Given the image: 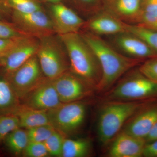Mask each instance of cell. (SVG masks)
Listing matches in <instances>:
<instances>
[{"instance_id": "obj_1", "label": "cell", "mask_w": 157, "mask_h": 157, "mask_svg": "<svg viewBox=\"0 0 157 157\" xmlns=\"http://www.w3.org/2000/svg\"><path fill=\"white\" fill-rule=\"evenodd\" d=\"M81 35L100 62L102 76L97 88L101 91L109 88L121 76L142 60L124 55L100 36L90 32Z\"/></svg>"}, {"instance_id": "obj_2", "label": "cell", "mask_w": 157, "mask_h": 157, "mask_svg": "<svg viewBox=\"0 0 157 157\" xmlns=\"http://www.w3.org/2000/svg\"><path fill=\"white\" fill-rule=\"evenodd\" d=\"M59 36L67 52L72 73L97 88L102 78V71L92 48L79 33Z\"/></svg>"}, {"instance_id": "obj_3", "label": "cell", "mask_w": 157, "mask_h": 157, "mask_svg": "<svg viewBox=\"0 0 157 157\" xmlns=\"http://www.w3.org/2000/svg\"><path fill=\"white\" fill-rule=\"evenodd\" d=\"M146 103L117 102L106 104L102 107L98 124V136L105 144L115 136L126 121L136 113Z\"/></svg>"}, {"instance_id": "obj_4", "label": "cell", "mask_w": 157, "mask_h": 157, "mask_svg": "<svg viewBox=\"0 0 157 157\" xmlns=\"http://www.w3.org/2000/svg\"><path fill=\"white\" fill-rule=\"evenodd\" d=\"M47 113L49 124L66 136L77 132L82 126L85 119L86 106L78 101L61 103Z\"/></svg>"}, {"instance_id": "obj_5", "label": "cell", "mask_w": 157, "mask_h": 157, "mask_svg": "<svg viewBox=\"0 0 157 157\" xmlns=\"http://www.w3.org/2000/svg\"><path fill=\"white\" fill-rule=\"evenodd\" d=\"M157 96V83L148 79L138 70L131 73L109 93L108 98L135 100Z\"/></svg>"}, {"instance_id": "obj_6", "label": "cell", "mask_w": 157, "mask_h": 157, "mask_svg": "<svg viewBox=\"0 0 157 157\" xmlns=\"http://www.w3.org/2000/svg\"><path fill=\"white\" fill-rule=\"evenodd\" d=\"M48 36L42 37L36 55L42 73L53 80L67 72V63L56 43Z\"/></svg>"}, {"instance_id": "obj_7", "label": "cell", "mask_w": 157, "mask_h": 157, "mask_svg": "<svg viewBox=\"0 0 157 157\" xmlns=\"http://www.w3.org/2000/svg\"><path fill=\"white\" fill-rule=\"evenodd\" d=\"M41 71L36 54L13 73L6 76L19 100L42 80Z\"/></svg>"}, {"instance_id": "obj_8", "label": "cell", "mask_w": 157, "mask_h": 157, "mask_svg": "<svg viewBox=\"0 0 157 157\" xmlns=\"http://www.w3.org/2000/svg\"><path fill=\"white\" fill-rule=\"evenodd\" d=\"M20 100L23 105L39 110H49L62 103L52 80L48 78H42Z\"/></svg>"}, {"instance_id": "obj_9", "label": "cell", "mask_w": 157, "mask_h": 157, "mask_svg": "<svg viewBox=\"0 0 157 157\" xmlns=\"http://www.w3.org/2000/svg\"><path fill=\"white\" fill-rule=\"evenodd\" d=\"M111 37L113 46L121 53L132 58L143 60L157 57V53L144 40L128 31Z\"/></svg>"}, {"instance_id": "obj_10", "label": "cell", "mask_w": 157, "mask_h": 157, "mask_svg": "<svg viewBox=\"0 0 157 157\" xmlns=\"http://www.w3.org/2000/svg\"><path fill=\"white\" fill-rule=\"evenodd\" d=\"M39 44L40 42L33 36L26 37L11 50L0 56V67L4 75L9 76L36 55Z\"/></svg>"}, {"instance_id": "obj_11", "label": "cell", "mask_w": 157, "mask_h": 157, "mask_svg": "<svg viewBox=\"0 0 157 157\" xmlns=\"http://www.w3.org/2000/svg\"><path fill=\"white\" fill-rule=\"evenodd\" d=\"M52 81L62 103L78 101L91 92V86L72 72L67 71Z\"/></svg>"}, {"instance_id": "obj_12", "label": "cell", "mask_w": 157, "mask_h": 157, "mask_svg": "<svg viewBox=\"0 0 157 157\" xmlns=\"http://www.w3.org/2000/svg\"><path fill=\"white\" fill-rule=\"evenodd\" d=\"M14 23L33 36H49L56 32L52 20L42 10L29 13L13 12Z\"/></svg>"}, {"instance_id": "obj_13", "label": "cell", "mask_w": 157, "mask_h": 157, "mask_svg": "<svg viewBox=\"0 0 157 157\" xmlns=\"http://www.w3.org/2000/svg\"><path fill=\"white\" fill-rule=\"evenodd\" d=\"M52 21L56 32L59 35L78 33L85 22L79 15L67 6L60 4L52 7Z\"/></svg>"}, {"instance_id": "obj_14", "label": "cell", "mask_w": 157, "mask_h": 157, "mask_svg": "<svg viewBox=\"0 0 157 157\" xmlns=\"http://www.w3.org/2000/svg\"><path fill=\"white\" fill-rule=\"evenodd\" d=\"M141 0H102L101 9L123 22L137 25L141 11Z\"/></svg>"}, {"instance_id": "obj_15", "label": "cell", "mask_w": 157, "mask_h": 157, "mask_svg": "<svg viewBox=\"0 0 157 157\" xmlns=\"http://www.w3.org/2000/svg\"><path fill=\"white\" fill-rule=\"evenodd\" d=\"M126 24L112 14L101 9L94 13L84 26L98 36H111L125 32Z\"/></svg>"}, {"instance_id": "obj_16", "label": "cell", "mask_w": 157, "mask_h": 157, "mask_svg": "<svg viewBox=\"0 0 157 157\" xmlns=\"http://www.w3.org/2000/svg\"><path fill=\"white\" fill-rule=\"evenodd\" d=\"M146 144L144 138H139L123 132L113 141L109 149L111 157H140L143 156Z\"/></svg>"}, {"instance_id": "obj_17", "label": "cell", "mask_w": 157, "mask_h": 157, "mask_svg": "<svg viewBox=\"0 0 157 157\" xmlns=\"http://www.w3.org/2000/svg\"><path fill=\"white\" fill-rule=\"evenodd\" d=\"M139 110L124 132L129 135L144 138L157 121V104H146Z\"/></svg>"}, {"instance_id": "obj_18", "label": "cell", "mask_w": 157, "mask_h": 157, "mask_svg": "<svg viewBox=\"0 0 157 157\" xmlns=\"http://www.w3.org/2000/svg\"><path fill=\"white\" fill-rule=\"evenodd\" d=\"M12 114L17 116L18 118L20 128L26 130L38 126L50 124L47 110L33 109L20 104Z\"/></svg>"}, {"instance_id": "obj_19", "label": "cell", "mask_w": 157, "mask_h": 157, "mask_svg": "<svg viewBox=\"0 0 157 157\" xmlns=\"http://www.w3.org/2000/svg\"><path fill=\"white\" fill-rule=\"evenodd\" d=\"M19 99L5 75L0 77V114L12 113L20 105Z\"/></svg>"}, {"instance_id": "obj_20", "label": "cell", "mask_w": 157, "mask_h": 157, "mask_svg": "<svg viewBox=\"0 0 157 157\" xmlns=\"http://www.w3.org/2000/svg\"><path fill=\"white\" fill-rule=\"evenodd\" d=\"M90 147V141L87 140H73L65 137L63 144L62 157L86 156L89 152Z\"/></svg>"}, {"instance_id": "obj_21", "label": "cell", "mask_w": 157, "mask_h": 157, "mask_svg": "<svg viewBox=\"0 0 157 157\" xmlns=\"http://www.w3.org/2000/svg\"><path fill=\"white\" fill-rule=\"evenodd\" d=\"M4 141L9 150L15 155L22 154L29 142L26 130L21 128L10 132Z\"/></svg>"}, {"instance_id": "obj_22", "label": "cell", "mask_w": 157, "mask_h": 157, "mask_svg": "<svg viewBox=\"0 0 157 157\" xmlns=\"http://www.w3.org/2000/svg\"><path fill=\"white\" fill-rule=\"evenodd\" d=\"M126 29L143 39L157 53V30L150 29L137 25L127 24Z\"/></svg>"}, {"instance_id": "obj_23", "label": "cell", "mask_w": 157, "mask_h": 157, "mask_svg": "<svg viewBox=\"0 0 157 157\" xmlns=\"http://www.w3.org/2000/svg\"><path fill=\"white\" fill-rule=\"evenodd\" d=\"M4 5L21 13H29L42 10L39 4L34 0H2Z\"/></svg>"}, {"instance_id": "obj_24", "label": "cell", "mask_w": 157, "mask_h": 157, "mask_svg": "<svg viewBox=\"0 0 157 157\" xmlns=\"http://www.w3.org/2000/svg\"><path fill=\"white\" fill-rule=\"evenodd\" d=\"M19 128V121L17 116L12 113L0 114V143L10 132Z\"/></svg>"}, {"instance_id": "obj_25", "label": "cell", "mask_w": 157, "mask_h": 157, "mask_svg": "<svg viewBox=\"0 0 157 157\" xmlns=\"http://www.w3.org/2000/svg\"><path fill=\"white\" fill-rule=\"evenodd\" d=\"M26 131L29 141L44 143L56 130L48 124L27 129Z\"/></svg>"}, {"instance_id": "obj_26", "label": "cell", "mask_w": 157, "mask_h": 157, "mask_svg": "<svg viewBox=\"0 0 157 157\" xmlns=\"http://www.w3.org/2000/svg\"><path fill=\"white\" fill-rule=\"evenodd\" d=\"M65 136L56 130L45 142V146L49 155L62 157L63 144Z\"/></svg>"}, {"instance_id": "obj_27", "label": "cell", "mask_w": 157, "mask_h": 157, "mask_svg": "<svg viewBox=\"0 0 157 157\" xmlns=\"http://www.w3.org/2000/svg\"><path fill=\"white\" fill-rule=\"evenodd\" d=\"M26 36H33L19 28L14 23L0 21V38L9 39Z\"/></svg>"}, {"instance_id": "obj_28", "label": "cell", "mask_w": 157, "mask_h": 157, "mask_svg": "<svg viewBox=\"0 0 157 157\" xmlns=\"http://www.w3.org/2000/svg\"><path fill=\"white\" fill-rule=\"evenodd\" d=\"M22 154L27 157H45L49 155L44 143L33 141L29 142Z\"/></svg>"}, {"instance_id": "obj_29", "label": "cell", "mask_w": 157, "mask_h": 157, "mask_svg": "<svg viewBox=\"0 0 157 157\" xmlns=\"http://www.w3.org/2000/svg\"><path fill=\"white\" fill-rule=\"evenodd\" d=\"M138 70L144 76L157 83V57L147 59Z\"/></svg>"}, {"instance_id": "obj_30", "label": "cell", "mask_w": 157, "mask_h": 157, "mask_svg": "<svg viewBox=\"0 0 157 157\" xmlns=\"http://www.w3.org/2000/svg\"><path fill=\"white\" fill-rule=\"evenodd\" d=\"M26 37L28 36L9 39L0 38V56L11 50Z\"/></svg>"}, {"instance_id": "obj_31", "label": "cell", "mask_w": 157, "mask_h": 157, "mask_svg": "<svg viewBox=\"0 0 157 157\" xmlns=\"http://www.w3.org/2000/svg\"><path fill=\"white\" fill-rule=\"evenodd\" d=\"M140 14H157V0H141Z\"/></svg>"}, {"instance_id": "obj_32", "label": "cell", "mask_w": 157, "mask_h": 157, "mask_svg": "<svg viewBox=\"0 0 157 157\" xmlns=\"http://www.w3.org/2000/svg\"><path fill=\"white\" fill-rule=\"evenodd\" d=\"M143 156L157 157V140L146 144L144 151Z\"/></svg>"}, {"instance_id": "obj_33", "label": "cell", "mask_w": 157, "mask_h": 157, "mask_svg": "<svg viewBox=\"0 0 157 157\" xmlns=\"http://www.w3.org/2000/svg\"><path fill=\"white\" fill-rule=\"evenodd\" d=\"M79 1L88 6L94 14L101 9L102 0H79Z\"/></svg>"}, {"instance_id": "obj_34", "label": "cell", "mask_w": 157, "mask_h": 157, "mask_svg": "<svg viewBox=\"0 0 157 157\" xmlns=\"http://www.w3.org/2000/svg\"><path fill=\"white\" fill-rule=\"evenodd\" d=\"M145 140L146 144L151 143L157 140V121L145 137Z\"/></svg>"}, {"instance_id": "obj_35", "label": "cell", "mask_w": 157, "mask_h": 157, "mask_svg": "<svg viewBox=\"0 0 157 157\" xmlns=\"http://www.w3.org/2000/svg\"><path fill=\"white\" fill-rule=\"evenodd\" d=\"M46 1L50 2L53 3L54 4H55L59 3L61 0H46Z\"/></svg>"}, {"instance_id": "obj_36", "label": "cell", "mask_w": 157, "mask_h": 157, "mask_svg": "<svg viewBox=\"0 0 157 157\" xmlns=\"http://www.w3.org/2000/svg\"><path fill=\"white\" fill-rule=\"evenodd\" d=\"M2 18V15H1V13H0V19Z\"/></svg>"}]
</instances>
